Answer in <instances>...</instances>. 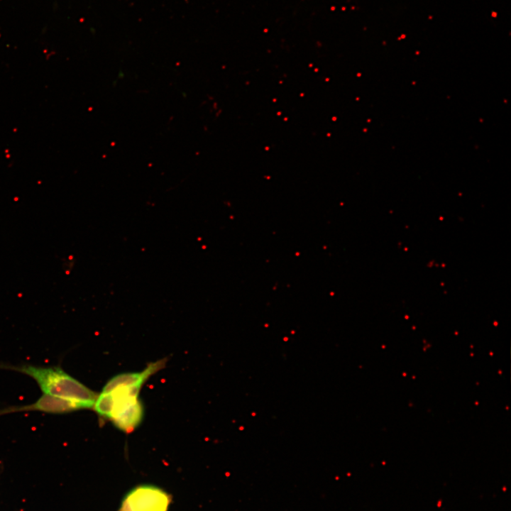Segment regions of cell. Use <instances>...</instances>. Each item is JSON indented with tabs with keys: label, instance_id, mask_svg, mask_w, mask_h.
<instances>
[{
	"label": "cell",
	"instance_id": "6",
	"mask_svg": "<svg viewBox=\"0 0 511 511\" xmlns=\"http://www.w3.org/2000/svg\"><path fill=\"white\" fill-rule=\"evenodd\" d=\"M92 407L99 416L109 419L113 409L111 394L102 391L97 395Z\"/></svg>",
	"mask_w": 511,
	"mask_h": 511
},
{
	"label": "cell",
	"instance_id": "1",
	"mask_svg": "<svg viewBox=\"0 0 511 511\" xmlns=\"http://www.w3.org/2000/svg\"><path fill=\"white\" fill-rule=\"evenodd\" d=\"M0 369L27 375L38 383L43 393L80 402L89 408L93 407L98 395L59 366H13L0 363Z\"/></svg>",
	"mask_w": 511,
	"mask_h": 511
},
{
	"label": "cell",
	"instance_id": "4",
	"mask_svg": "<svg viewBox=\"0 0 511 511\" xmlns=\"http://www.w3.org/2000/svg\"><path fill=\"white\" fill-rule=\"evenodd\" d=\"M164 365L165 360L163 359L150 363L147 368L141 372L126 373L117 375L107 382L102 391L109 392L121 386L142 385L151 375L163 368Z\"/></svg>",
	"mask_w": 511,
	"mask_h": 511
},
{
	"label": "cell",
	"instance_id": "3",
	"mask_svg": "<svg viewBox=\"0 0 511 511\" xmlns=\"http://www.w3.org/2000/svg\"><path fill=\"white\" fill-rule=\"evenodd\" d=\"M83 409H89V407L80 402L43 393V395L32 404L11 406L0 410V416L13 412L28 411H39L50 414H64Z\"/></svg>",
	"mask_w": 511,
	"mask_h": 511
},
{
	"label": "cell",
	"instance_id": "5",
	"mask_svg": "<svg viewBox=\"0 0 511 511\" xmlns=\"http://www.w3.org/2000/svg\"><path fill=\"white\" fill-rule=\"evenodd\" d=\"M143 414V406L138 400L113 415L110 419L121 430L131 432L141 423Z\"/></svg>",
	"mask_w": 511,
	"mask_h": 511
},
{
	"label": "cell",
	"instance_id": "2",
	"mask_svg": "<svg viewBox=\"0 0 511 511\" xmlns=\"http://www.w3.org/2000/svg\"><path fill=\"white\" fill-rule=\"evenodd\" d=\"M170 497L153 485H141L130 491L123 499L119 511H167Z\"/></svg>",
	"mask_w": 511,
	"mask_h": 511
}]
</instances>
